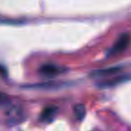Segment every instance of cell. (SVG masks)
<instances>
[{
	"label": "cell",
	"instance_id": "cell-1",
	"mask_svg": "<svg viewBox=\"0 0 131 131\" xmlns=\"http://www.w3.org/2000/svg\"><path fill=\"white\" fill-rule=\"evenodd\" d=\"M131 38L128 33H123L118 37V40L115 42L113 47L110 49L109 54L110 55H117L119 53L123 52L130 44Z\"/></svg>",
	"mask_w": 131,
	"mask_h": 131
},
{
	"label": "cell",
	"instance_id": "cell-7",
	"mask_svg": "<svg viewBox=\"0 0 131 131\" xmlns=\"http://www.w3.org/2000/svg\"><path fill=\"white\" fill-rule=\"evenodd\" d=\"M74 112H75V117H77L79 120H83L86 114L85 107H84V104H77V105H75V108H74Z\"/></svg>",
	"mask_w": 131,
	"mask_h": 131
},
{
	"label": "cell",
	"instance_id": "cell-5",
	"mask_svg": "<svg viewBox=\"0 0 131 131\" xmlns=\"http://www.w3.org/2000/svg\"><path fill=\"white\" fill-rule=\"evenodd\" d=\"M62 84H56V83H45V84H31L27 85V88H32V89H55Z\"/></svg>",
	"mask_w": 131,
	"mask_h": 131
},
{
	"label": "cell",
	"instance_id": "cell-2",
	"mask_svg": "<svg viewBox=\"0 0 131 131\" xmlns=\"http://www.w3.org/2000/svg\"><path fill=\"white\" fill-rule=\"evenodd\" d=\"M66 70L67 69L63 67L53 65V64H46L40 67L39 72L40 74L46 75V77H55V75L63 74L64 72H66Z\"/></svg>",
	"mask_w": 131,
	"mask_h": 131
},
{
	"label": "cell",
	"instance_id": "cell-3",
	"mask_svg": "<svg viewBox=\"0 0 131 131\" xmlns=\"http://www.w3.org/2000/svg\"><path fill=\"white\" fill-rule=\"evenodd\" d=\"M120 71V68L118 67H111V68H102V69H97L94 71H92L90 73V75L92 77H107V75H115Z\"/></svg>",
	"mask_w": 131,
	"mask_h": 131
},
{
	"label": "cell",
	"instance_id": "cell-6",
	"mask_svg": "<svg viewBox=\"0 0 131 131\" xmlns=\"http://www.w3.org/2000/svg\"><path fill=\"white\" fill-rule=\"evenodd\" d=\"M56 111H57V109L54 107L46 108L43 111V112H42L40 118H41V119L44 120V121H50L53 118V117H54Z\"/></svg>",
	"mask_w": 131,
	"mask_h": 131
},
{
	"label": "cell",
	"instance_id": "cell-8",
	"mask_svg": "<svg viewBox=\"0 0 131 131\" xmlns=\"http://www.w3.org/2000/svg\"><path fill=\"white\" fill-rule=\"evenodd\" d=\"M10 102H11V99H10L9 95L5 93H0V107L6 106L10 103Z\"/></svg>",
	"mask_w": 131,
	"mask_h": 131
},
{
	"label": "cell",
	"instance_id": "cell-4",
	"mask_svg": "<svg viewBox=\"0 0 131 131\" xmlns=\"http://www.w3.org/2000/svg\"><path fill=\"white\" fill-rule=\"evenodd\" d=\"M124 80H126V77H115V78L110 79L107 81H103V82H101L98 84V86L101 88H107V87H112V86L117 85L119 83L123 82Z\"/></svg>",
	"mask_w": 131,
	"mask_h": 131
}]
</instances>
